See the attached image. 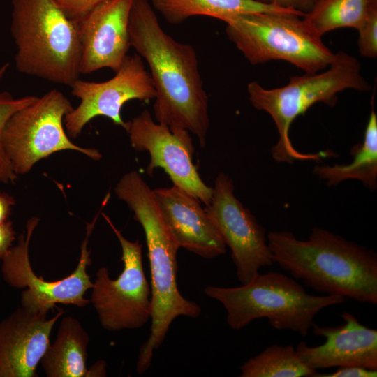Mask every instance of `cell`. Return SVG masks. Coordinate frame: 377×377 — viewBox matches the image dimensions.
<instances>
[{
    "mask_svg": "<svg viewBox=\"0 0 377 377\" xmlns=\"http://www.w3.org/2000/svg\"><path fill=\"white\" fill-rule=\"evenodd\" d=\"M128 36L130 46L149 68L156 121L187 130L204 147L209 126L208 97L194 47L163 29L148 0H133Z\"/></svg>",
    "mask_w": 377,
    "mask_h": 377,
    "instance_id": "1",
    "label": "cell"
},
{
    "mask_svg": "<svg viewBox=\"0 0 377 377\" xmlns=\"http://www.w3.org/2000/svg\"><path fill=\"white\" fill-rule=\"evenodd\" d=\"M267 244L273 263L325 295L377 304V255L364 246L314 227L307 240L272 231Z\"/></svg>",
    "mask_w": 377,
    "mask_h": 377,
    "instance_id": "2",
    "label": "cell"
},
{
    "mask_svg": "<svg viewBox=\"0 0 377 377\" xmlns=\"http://www.w3.org/2000/svg\"><path fill=\"white\" fill-rule=\"evenodd\" d=\"M114 192L142 227L147 247L152 313L149 335L140 348L136 364L141 375L150 367L154 352L163 343L173 320L180 316L197 318L201 308L179 291L177 254L180 247L163 217L154 190L138 172L132 170L120 178Z\"/></svg>",
    "mask_w": 377,
    "mask_h": 377,
    "instance_id": "3",
    "label": "cell"
},
{
    "mask_svg": "<svg viewBox=\"0 0 377 377\" xmlns=\"http://www.w3.org/2000/svg\"><path fill=\"white\" fill-rule=\"evenodd\" d=\"M348 89L368 91L371 86L362 77L357 59L342 51L334 54L326 71L292 76L285 86L267 89L256 81L249 83L251 103L256 109L268 113L278 131V142L272 149L273 158L291 163L294 161H319L334 156L330 151L300 152L291 142L289 130L293 121L305 114L313 105L323 102L333 106L337 101V94Z\"/></svg>",
    "mask_w": 377,
    "mask_h": 377,
    "instance_id": "4",
    "label": "cell"
},
{
    "mask_svg": "<svg viewBox=\"0 0 377 377\" xmlns=\"http://www.w3.org/2000/svg\"><path fill=\"white\" fill-rule=\"evenodd\" d=\"M11 6L17 70L71 87L81 75L76 24L52 0H11Z\"/></svg>",
    "mask_w": 377,
    "mask_h": 377,
    "instance_id": "5",
    "label": "cell"
},
{
    "mask_svg": "<svg viewBox=\"0 0 377 377\" xmlns=\"http://www.w3.org/2000/svg\"><path fill=\"white\" fill-rule=\"evenodd\" d=\"M204 293L223 304L228 326L238 330L256 319L265 318L278 330L306 337L322 309L343 303L340 295H313L296 280L275 272L258 274L246 284L235 288L208 286Z\"/></svg>",
    "mask_w": 377,
    "mask_h": 377,
    "instance_id": "6",
    "label": "cell"
},
{
    "mask_svg": "<svg viewBox=\"0 0 377 377\" xmlns=\"http://www.w3.org/2000/svg\"><path fill=\"white\" fill-rule=\"evenodd\" d=\"M295 13H251L223 21L230 40L252 65L283 60L315 73L328 67L334 54Z\"/></svg>",
    "mask_w": 377,
    "mask_h": 377,
    "instance_id": "7",
    "label": "cell"
},
{
    "mask_svg": "<svg viewBox=\"0 0 377 377\" xmlns=\"http://www.w3.org/2000/svg\"><path fill=\"white\" fill-rule=\"evenodd\" d=\"M73 107L54 89L16 112L7 122L3 145L14 172L28 173L40 160L54 153L72 150L98 161L101 152L74 144L64 130V119Z\"/></svg>",
    "mask_w": 377,
    "mask_h": 377,
    "instance_id": "8",
    "label": "cell"
},
{
    "mask_svg": "<svg viewBox=\"0 0 377 377\" xmlns=\"http://www.w3.org/2000/svg\"><path fill=\"white\" fill-rule=\"evenodd\" d=\"M101 206L93 221L87 224L86 235L81 244L80 256L75 270L66 277L57 281H45L34 272L29 260V244L39 218L33 216L26 224V230L20 234L17 244L12 246L1 259V273L4 281L15 288L26 289L21 295V306L34 311L47 313L57 304L84 307L90 301L84 297L93 287L87 268L91 264V251L88 250L89 237L93 232Z\"/></svg>",
    "mask_w": 377,
    "mask_h": 377,
    "instance_id": "9",
    "label": "cell"
},
{
    "mask_svg": "<svg viewBox=\"0 0 377 377\" xmlns=\"http://www.w3.org/2000/svg\"><path fill=\"white\" fill-rule=\"evenodd\" d=\"M101 214L120 243L124 268L119 276L112 279L107 267H100L91 288L89 301L105 330L138 329L151 320L152 313L151 286L142 264V245L138 240H128L108 215Z\"/></svg>",
    "mask_w": 377,
    "mask_h": 377,
    "instance_id": "10",
    "label": "cell"
},
{
    "mask_svg": "<svg viewBox=\"0 0 377 377\" xmlns=\"http://www.w3.org/2000/svg\"><path fill=\"white\" fill-rule=\"evenodd\" d=\"M71 88V94L80 101L64 119L66 133L71 138H76L96 117H108L125 129L126 122L121 117L124 105L131 100L147 101L156 96L150 75L138 54L127 55L111 79L103 82L78 79Z\"/></svg>",
    "mask_w": 377,
    "mask_h": 377,
    "instance_id": "11",
    "label": "cell"
},
{
    "mask_svg": "<svg viewBox=\"0 0 377 377\" xmlns=\"http://www.w3.org/2000/svg\"><path fill=\"white\" fill-rule=\"evenodd\" d=\"M125 130L134 149L149 153L150 163L147 168L149 175L151 176L156 168H161L173 185L206 206L209 205L213 188L204 183L193 163L195 148L187 130L170 128L155 121L147 110L127 121Z\"/></svg>",
    "mask_w": 377,
    "mask_h": 377,
    "instance_id": "12",
    "label": "cell"
},
{
    "mask_svg": "<svg viewBox=\"0 0 377 377\" xmlns=\"http://www.w3.org/2000/svg\"><path fill=\"white\" fill-rule=\"evenodd\" d=\"M205 210L230 249L242 285L250 282L261 267L273 264L265 229L235 197L232 180L223 172L216 177L211 202Z\"/></svg>",
    "mask_w": 377,
    "mask_h": 377,
    "instance_id": "13",
    "label": "cell"
},
{
    "mask_svg": "<svg viewBox=\"0 0 377 377\" xmlns=\"http://www.w3.org/2000/svg\"><path fill=\"white\" fill-rule=\"evenodd\" d=\"M133 0H108L76 24L80 74L108 68L117 72L130 46L128 20Z\"/></svg>",
    "mask_w": 377,
    "mask_h": 377,
    "instance_id": "14",
    "label": "cell"
},
{
    "mask_svg": "<svg viewBox=\"0 0 377 377\" xmlns=\"http://www.w3.org/2000/svg\"><path fill=\"white\" fill-rule=\"evenodd\" d=\"M47 314L20 306L0 322V377L38 376V364L64 310L57 308L51 318Z\"/></svg>",
    "mask_w": 377,
    "mask_h": 377,
    "instance_id": "15",
    "label": "cell"
},
{
    "mask_svg": "<svg viewBox=\"0 0 377 377\" xmlns=\"http://www.w3.org/2000/svg\"><path fill=\"white\" fill-rule=\"evenodd\" d=\"M341 316L344 323L339 326L313 324L312 332L324 337L325 342L309 346L301 341L295 348L300 359L314 370L347 366L377 369V330L362 325L349 312Z\"/></svg>",
    "mask_w": 377,
    "mask_h": 377,
    "instance_id": "16",
    "label": "cell"
},
{
    "mask_svg": "<svg viewBox=\"0 0 377 377\" xmlns=\"http://www.w3.org/2000/svg\"><path fill=\"white\" fill-rule=\"evenodd\" d=\"M154 191L163 217L180 248L207 259L226 253V244L198 199L175 185Z\"/></svg>",
    "mask_w": 377,
    "mask_h": 377,
    "instance_id": "17",
    "label": "cell"
},
{
    "mask_svg": "<svg viewBox=\"0 0 377 377\" xmlns=\"http://www.w3.org/2000/svg\"><path fill=\"white\" fill-rule=\"evenodd\" d=\"M89 337L80 321L61 318L56 338L50 343L40 363L47 377H101L106 376L105 362L87 367Z\"/></svg>",
    "mask_w": 377,
    "mask_h": 377,
    "instance_id": "18",
    "label": "cell"
},
{
    "mask_svg": "<svg viewBox=\"0 0 377 377\" xmlns=\"http://www.w3.org/2000/svg\"><path fill=\"white\" fill-rule=\"evenodd\" d=\"M154 10L170 24H178L198 15L223 20L230 15L251 13H295L257 0H151Z\"/></svg>",
    "mask_w": 377,
    "mask_h": 377,
    "instance_id": "19",
    "label": "cell"
},
{
    "mask_svg": "<svg viewBox=\"0 0 377 377\" xmlns=\"http://www.w3.org/2000/svg\"><path fill=\"white\" fill-rule=\"evenodd\" d=\"M353 161L346 165H317L313 173L335 186L346 179H358L369 189L377 186V115L372 108L364 131V141L351 149Z\"/></svg>",
    "mask_w": 377,
    "mask_h": 377,
    "instance_id": "20",
    "label": "cell"
},
{
    "mask_svg": "<svg viewBox=\"0 0 377 377\" xmlns=\"http://www.w3.org/2000/svg\"><path fill=\"white\" fill-rule=\"evenodd\" d=\"M369 4V0H316L303 20L320 37L339 28L358 31L366 19Z\"/></svg>",
    "mask_w": 377,
    "mask_h": 377,
    "instance_id": "21",
    "label": "cell"
},
{
    "mask_svg": "<svg viewBox=\"0 0 377 377\" xmlns=\"http://www.w3.org/2000/svg\"><path fill=\"white\" fill-rule=\"evenodd\" d=\"M240 377H313L316 370L306 366L290 345L266 347L240 367Z\"/></svg>",
    "mask_w": 377,
    "mask_h": 377,
    "instance_id": "22",
    "label": "cell"
},
{
    "mask_svg": "<svg viewBox=\"0 0 377 377\" xmlns=\"http://www.w3.org/2000/svg\"><path fill=\"white\" fill-rule=\"evenodd\" d=\"M10 66L5 63L0 66V82ZM37 96L14 97L8 91L0 92V182L13 184L18 175L14 172L3 145V133L10 118L18 110L31 103Z\"/></svg>",
    "mask_w": 377,
    "mask_h": 377,
    "instance_id": "23",
    "label": "cell"
},
{
    "mask_svg": "<svg viewBox=\"0 0 377 377\" xmlns=\"http://www.w3.org/2000/svg\"><path fill=\"white\" fill-rule=\"evenodd\" d=\"M358 48L362 56H377V0H369L366 19L358 30Z\"/></svg>",
    "mask_w": 377,
    "mask_h": 377,
    "instance_id": "24",
    "label": "cell"
},
{
    "mask_svg": "<svg viewBox=\"0 0 377 377\" xmlns=\"http://www.w3.org/2000/svg\"><path fill=\"white\" fill-rule=\"evenodd\" d=\"M71 21L77 23L94 8L108 0H52Z\"/></svg>",
    "mask_w": 377,
    "mask_h": 377,
    "instance_id": "25",
    "label": "cell"
},
{
    "mask_svg": "<svg viewBox=\"0 0 377 377\" xmlns=\"http://www.w3.org/2000/svg\"><path fill=\"white\" fill-rule=\"evenodd\" d=\"M263 3L299 12L305 15L311 11L316 0H257Z\"/></svg>",
    "mask_w": 377,
    "mask_h": 377,
    "instance_id": "26",
    "label": "cell"
},
{
    "mask_svg": "<svg viewBox=\"0 0 377 377\" xmlns=\"http://www.w3.org/2000/svg\"><path fill=\"white\" fill-rule=\"evenodd\" d=\"M376 377L377 369H370L357 366L339 367L330 374L316 373L313 377Z\"/></svg>",
    "mask_w": 377,
    "mask_h": 377,
    "instance_id": "27",
    "label": "cell"
},
{
    "mask_svg": "<svg viewBox=\"0 0 377 377\" xmlns=\"http://www.w3.org/2000/svg\"><path fill=\"white\" fill-rule=\"evenodd\" d=\"M13 222L7 221L0 223V259L1 260L12 246L16 239Z\"/></svg>",
    "mask_w": 377,
    "mask_h": 377,
    "instance_id": "28",
    "label": "cell"
},
{
    "mask_svg": "<svg viewBox=\"0 0 377 377\" xmlns=\"http://www.w3.org/2000/svg\"><path fill=\"white\" fill-rule=\"evenodd\" d=\"M15 198L8 193L0 191V223L8 221L12 207L15 205Z\"/></svg>",
    "mask_w": 377,
    "mask_h": 377,
    "instance_id": "29",
    "label": "cell"
}]
</instances>
